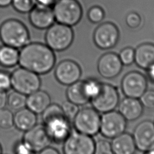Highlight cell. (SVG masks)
<instances>
[{"instance_id": "obj_1", "label": "cell", "mask_w": 154, "mask_h": 154, "mask_svg": "<svg viewBox=\"0 0 154 154\" xmlns=\"http://www.w3.org/2000/svg\"><path fill=\"white\" fill-rule=\"evenodd\" d=\"M55 61L54 51L46 44L28 43L19 51L20 66L38 75L49 73L54 68Z\"/></svg>"}, {"instance_id": "obj_2", "label": "cell", "mask_w": 154, "mask_h": 154, "mask_svg": "<svg viewBox=\"0 0 154 154\" xmlns=\"http://www.w3.org/2000/svg\"><path fill=\"white\" fill-rule=\"evenodd\" d=\"M42 125L44 126L52 143H63L72 132L71 120L63 113L61 106L51 103L43 112Z\"/></svg>"}, {"instance_id": "obj_3", "label": "cell", "mask_w": 154, "mask_h": 154, "mask_svg": "<svg viewBox=\"0 0 154 154\" xmlns=\"http://www.w3.org/2000/svg\"><path fill=\"white\" fill-rule=\"evenodd\" d=\"M0 39L5 45L19 49L29 43V33L22 22L10 19L0 26Z\"/></svg>"}, {"instance_id": "obj_4", "label": "cell", "mask_w": 154, "mask_h": 154, "mask_svg": "<svg viewBox=\"0 0 154 154\" xmlns=\"http://www.w3.org/2000/svg\"><path fill=\"white\" fill-rule=\"evenodd\" d=\"M73 37L71 26L56 22L47 29L45 34L46 44L54 51H63L72 45Z\"/></svg>"}, {"instance_id": "obj_5", "label": "cell", "mask_w": 154, "mask_h": 154, "mask_svg": "<svg viewBox=\"0 0 154 154\" xmlns=\"http://www.w3.org/2000/svg\"><path fill=\"white\" fill-rule=\"evenodd\" d=\"M52 9L55 21L70 26L76 25L82 18V8L77 0H58Z\"/></svg>"}, {"instance_id": "obj_6", "label": "cell", "mask_w": 154, "mask_h": 154, "mask_svg": "<svg viewBox=\"0 0 154 154\" xmlns=\"http://www.w3.org/2000/svg\"><path fill=\"white\" fill-rule=\"evenodd\" d=\"M72 121L74 128L80 133L93 137L99 132L100 115L92 106L79 109Z\"/></svg>"}, {"instance_id": "obj_7", "label": "cell", "mask_w": 154, "mask_h": 154, "mask_svg": "<svg viewBox=\"0 0 154 154\" xmlns=\"http://www.w3.org/2000/svg\"><path fill=\"white\" fill-rule=\"evenodd\" d=\"M11 79V88L26 96L39 90L41 86L39 75L22 67L12 72Z\"/></svg>"}, {"instance_id": "obj_8", "label": "cell", "mask_w": 154, "mask_h": 154, "mask_svg": "<svg viewBox=\"0 0 154 154\" xmlns=\"http://www.w3.org/2000/svg\"><path fill=\"white\" fill-rule=\"evenodd\" d=\"M90 102L97 111L105 113L115 110L120 102V96L115 86L102 82L99 91Z\"/></svg>"}, {"instance_id": "obj_9", "label": "cell", "mask_w": 154, "mask_h": 154, "mask_svg": "<svg viewBox=\"0 0 154 154\" xmlns=\"http://www.w3.org/2000/svg\"><path fill=\"white\" fill-rule=\"evenodd\" d=\"M63 144L64 154H94L93 137L76 131H72Z\"/></svg>"}, {"instance_id": "obj_10", "label": "cell", "mask_w": 154, "mask_h": 154, "mask_svg": "<svg viewBox=\"0 0 154 154\" xmlns=\"http://www.w3.org/2000/svg\"><path fill=\"white\" fill-rule=\"evenodd\" d=\"M127 121L117 111L113 110L100 116L99 132L106 139H112L125 131Z\"/></svg>"}, {"instance_id": "obj_11", "label": "cell", "mask_w": 154, "mask_h": 154, "mask_svg": "<svg viewBox=\"0 0 154 154\" xmlns=\"http://www.w3.org/2000/svg\"><path fill=\"white\" fill-rule=\"evenodd\" d=\"M120 85L126 97L139 99L147 89V79L142 73L131 71L122 78Z\"/></svg>"}, {"instance_id": "obj_12", "label": "cell", "mask_w": 154, "mask_h": 154, "mask_svg": "<svg viewBox=\"0 0 154 154\" xmlns=\"http://www.w3.org/2000/svg\"><path fill=\"white\" fill-rule=\"evenodd\" d=\"M120 33L117 26L109 22L100 24L94 30L93 40L97 47L105 50L114 48L119 39Z\"/></svg>"}, {"instance_id": "obj_13", "label": "cell", "mask_w": 154, "mask_h": 154, "mask_svg": "<svg viewBox=\"0 0 154 154\" xmlns=\"http://www.w3.org/2000/svg\"><path fill=\"white\" fill-rule=\"evenodd\" d=\"M82 74L79 65L72 60L60 61L55 67L54 75L57 81L68 86L79 81Z\"/></svg>"}, {"instance_id": "obj_14", "label": "cell", "mask_w": 154, "mask_h": 154, "mask_svg": "<svg viewBox=\"0 0 154 154\" xmlns=\"http://www.w3.org/2000/svg\"><path fill=\"white\" fill-rule=\"evenodd\" d=\"M132 137L139 151L144 152L154 147V122L149 120L141 122L134 129Z\"/></svg>"}, {"instance_id": "obj_15", "label": "cell", "mask_w": 154, "mask_h": 154, "mask_svg": "<svg viewBox=\"0 0 154 154\" xmlns=\"http://www.w3.org/2000/svg\"><path fill=\"white\" fill-rule=\"evenodd\" d=\"M123 66L117 54L107 52L99 58L97 69L99 74L102 78L111 79L117 77L120 73Z\"/></svg>"}, {"instance_id": "obj_16", "label": "cell", "mask_w": 154, "mask_h": 154, "mask_svg": "<svg viewBox=\"0 0 154 154\" xmlns=\"http://www.w3.org/2000/svg\"><path fill=\"white\" fill-rule=\"evenodd\" d=\"M22 140L35 153H38L52 143L42 124H37L25 132Z\"/></svg>"}, {"instance_id": "obj_17", "label": "cell", "mask_w": 154, "mask_h": 154, "mask_svg": "<svg viewBox=\"0 0 154 154\" xmlns=\"http://www.w3.org/2000/svg\"><path fill=\"white\" fill-rule=\"evenodd\" d=\"M31 25L40 29H48L55 21L52 7L37 4L29 14Z\"/></svg>"}, {"instance_id": "obj_18", "label": "cell", "mask_w": 154, "mask_h": 154, "mask_svg": "<svg viewBox=\"0 0 154 154\" xmlns=\"http://www.w3.org/2000/svg\"><path fill=\"white\" fill-rule=\"evenodd\" d=\"M119 112L126 121H134L143 114L144 107L139 99L125 97L120 100L118 105Z\"/></svg>"}, {"instance_id": "obj_19", "label": "cell", "mask_w": 154, "mask_h": 154, "mask_svg": "<svg viewBox=\"0 0 154 154\" xmlns=\"http://www.w3.org/2000/svg\"><path fill=\"white\" fill-rule=\"evenodd\" d=\"M51 103L50 95L42 90L39 89L26 96V107L37 115L42 114Z\"/></svg>"}, {"instance_id": "obj_20", "label": "cell", "mask_w": 154, "mask_h": 154, "mask_svg": "<svg viewBox=\"0 0 154 154\" xmlns=\"http://www.w3.org/2000/svg\"><path fill=\"white\" fill-rule=\"evenodd\" d=\"M134 63L140 69L147 70L154 65V44L144 43L135 49Z\"/></svg>"}, {"instance_id": "obj_21", "label": "cell", "mask_w": 154, "mask_h": 154, "mask_svg": "<svg viewBox=\"0 0 154 154\" xmlns=\"http://www.w3.org/2000/svg\"><path fill=\"white\" fill-rule=\"evenodd\" d=\"M113 154H134L137 147L132 135L124 132L111 139Z\"/></svg>"}, {"instance_id": "obj_22", "label": "cell", "mask_w": 154, "mask_h": 154, "mask_svg": "<svg viewBox=\"0 0 154 154\" xmlns=\"http://www.w3.org/2000/svg\"><path fill=\"white\" fill-rule=\"evenodd\" d=\"M66 95L68 100L78 106L85 105L90 101L87 93L84 80H79L68 85Z\"/></svg>"}, {"instance_id": "obj_23", "label": "cell", "mask_w": 154, "mask_h": 154, "mask_svg": "<svg viewBox=\"0 0 154 154\" xmlns=\"http://www.w3.org/2000/svg\"><path fill=\"white\" fill-rule=\"evenodd\" d=\"M37 123V114L26 107L16 111L14 114V126L19 131L26 132Z\"/></svg>"}, {"instance_id": "obj_24", "label": "cell", "mask_w": 154, "mask_h": 154, "mask_svg": "<svg viewBox=\"0 0 154 154\" xmlns=\"http://www.w3.org/2000/svg\"><path fill=\"white\" fill-rule=\"evenodd\" d=\"M19 51L18 49L4 45L0 47V65L4 67L11 68L19 64Z\"/></svg>"}, {"instance_id": "obj_25", "label": "cell", "mask_w": 154, "mask_h": 154, "mask_svg": "<svg viewBox=\"0 0 154 154\" xmlns=\"http://www.w3.org/2000/svg\"><path fill=\"white\" fill-rule=\"evenodd\" d=\"M26 95L13 90L7 94V105L12 110L18 111L26 107Z\"/></svg>"}, {"instance_id": "obj_26", "label": "cell", "mask_w": 154, "mask_h": 154, "mask_svg": "<svg viewBox=\"0 0 154 154\" xmlns=\"http://www.w3.org/2000/svg\"><path fill=\"white\" fill-rule=\"evenodd\" d=\"M14 126V114L10 109H0V128L10 129Z\"/></svg>"}, {"instance_id": "obj_27", "label": "cell", "mask_w": 154, "mask_h": 154, "mask_svg": "<svg viewBox=\"0 0 154 154\" xmlns=\"http://www.w3.org/2000/svg\"><path fill=\"white\" fill-rule=\"evenodd\" d=\"M36 0H12L14 8L21 13H28L37 4Z\"/></svg>"}, {"instance_id": "obj_28", "label": "cell", "mask_w": 154, "mask_h": 154, "mask_svg": "<svg viewBox=\"0 0 154 154\" xmlns=\"http://www.w3.org/2000/svg\"><path fill=\"white\" fill-rule=\"evenodd\" d=\"M87 17L91 23H98L101 22L104 19L105 11L100 6L95 5L88 10Z\"/></svg>"}, {"instance_id": "obj_29", "label": "cell", "mask_w": 154, "mask_h": 154, "mask_svg": "<svg viewBox=\"0 0 154 154\" xmlns=\"http://www.w3.org/2000/svg\"><path fill=\"white\" fill-rule=\"evenodd\" d=\"M118 55L123 66H129L134 63L135 49L131 47L125 48Z\"/></svg>"}, {"instance_id": "obj_30", "label": "cell", "mask_w": 154, "mask_h": 154, "mask_svg": "<svg viewBox=\"0 0 154 154\" xmlns=\"http://www.w3.org/2000/svg\"><path fill=\"white\" fill-rule=\"evenodd\" d=\"M94 154H113L111 143L106 139L95 141Z\"/></svg>"}, {"instance_id": "obj_31", "label": "cell", "mask_w": 154, "mask_h": 154, "mask_svg": "<svg viewBox=\"0 0 154 154\" xmlns=\"http://www.w3.org/2000/svg\"><path fill=\"white\" fill-rule=\"evenodd\" d=\"M60 106L64 114L71 121L73 120L79 109V106L68 100L63 102Z\"/></svg>"}, {"instance_id": "obj_32", "label": "cell", "mask_w": 154, "mask_h": 154, "mask_svg": "<svg viewBox=\"0 0 154 154\" xmlns=\"http://www.w3.org/2000/svg\"><path fill=\"white\" fill-rule=\"evenodd\" d=\"M144 108L154 110V90H146L139 98Z\"/></svg>"}, {"instance_id": "obj_33", "label": "cell", "mask_w": 154, "mask_h": 154, "mask_svg": "<svg viewBox=\"0 0 154 154\" xmlns=\"http://www.w3.org/2000/svg\"><path fill=\"white\" fill-rule=\"evenodd\" d=\"M141 17L140 15L135 11L128 13L125 17V22L127 26L131 29L138 28L141 23Z\"/></svg>"}, {"instance_id": "obj_34", "label": "cell", "mask_w": 154, "mask_h": 154, "mask_svg": "<svg viewBox=\"0 0 154 154\" xmlns=\"http://www.w3.org/2000/svg\"><path fill=\"white\" fill-rule=\"evenodd\" d=\"M11 88V74L7 71L0 70V90L7 92Z\"/></svg>"}, {"instance_id": "obj_35", "label": "cell", "mask_w": 154, "mask_h": 154, "mask_svg": "<svg viewBox=\"0 0 154 154\" xmlns=\"http://www.w3.org/2000/svg\"><path fill=\"white\" fill-rule=\"evenodd\" d=\"M14 154H36L22 140L17 142L13 149Z\"/></svg>"}, {"instance_id": "obj_36", "label": "cell", "mask_w": 154, "mask_h": 154, "mask_svg": "<svg viewBox=\"0 0 154 154\" xmlns=\"http://www.w3.org/2000/svg\"><path fill=\"white\" fill-rule=\"evenodd\" d=\"M38 154H60V153L57 149L49 146L39 152Z\"/></svg>"}, {"instance_id": "obj_37", "label": "cell", "mask_w": 154, "mask_h": 154, "mask_svg": "<svg viewBox=\"0 0 154 154\" xmlns=\"http://www.w3.org/2000/svg\"><path fill=\"white\" fill-rule=\"evenodd\" d=\"M7 92L0 90V109L5 108L7 105Z\"/></svg>"}, {"instance_id": "obj_38", "label": "cell", "mask_w": 154, "mask_h": 154, "mask_svg": "<svg viewBox=\"0 0 154 154\" xmlns=\"http://www.w3.org/2000/svg\"><path fill=\"white\" fill-rule=\"evenodd\" d=\"M147 76L148 79L153 84H154V65L146 70Z\"/></svg>"}, {"instance_id": "obj_39", "label": "cell", "mask_w": 154, "mask_h": 154, "mask_svg": "<svg viewBox=\"0 0 154 154\" xmlns=\"http://www.w3.org/2000/svg\"><path fill=\"white\" fill-rule=\"evenodd\" d=\"M58 0H36L37 3L44 5L53 7Z\"/></svg>"}, {"instance_id": "obj_40", "label": "cell", "mask_w": 154, "mask_h": 154, "mask_svg": "<svg viewBox=\"0 0 154 154\" xmlns=\"http://www.w3.org/2000/svg\"><path fill=\"white\" fill-rule=\"evenodd\" d=\"M12 0H0V7H5L11 4Z\"/></svg>"}, {"instance_id": "obj_41", "label": "cell", "mask_w": 154, "mask_h": 154, "mask_svg": "<svg viewBox=\"0 0 154 154\" xmlns=\"http://www.w3.org/2000/svg\"><path fill=\"white\" fill-rule=\"evenodd\" d=\"M143 152V154H154V147Z\"/></svg>"}, {"instance_id": "obj_42", "label": "cell", "mask_w": 154, "mask_h": 154, "mask_svg": "<svg viewBox=\"0 0 154 154\" xmlns=\"http://www.w3.org/2000/svg\"><path fill=\"white\" fill-rule=\"evenodd\" d=\"M0 154H2V149L1 144H0Z\"/></svg>"}]
</instances>
